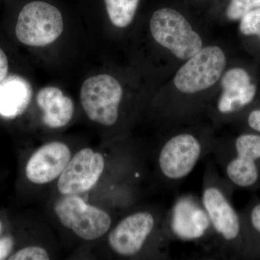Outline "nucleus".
<instances>
[{"instance_id":"nucleus-3","label":"nucleus","mask_w":260,"mask_h":260,"mask_svg":"<svg viewBox=\"0 0 260 260\" xmlns=\"http://www.w3.org/2000/svg\"><path fill=\"white\" fill-rule=\"evenodd\" d=\"M202 203L219 248L237 240L241 234L239 215L228 198L220 176L213 164L207 166L203 179Z\"/></svg>"},{"instance_id":"nucleus-14","label":"nucleus","mask_w":260,"mask_h":260,"mask_svg":"<svg viewBox=\"0 0 260 260\" xmlns=\"http://www.w3.org/2000/svg\"><path fill=\"white\" fill-rule=\"evenodd\" d=\"M32 97V88L27 80L18 76H7L0 83V115L15 118L25 112Z\"/></svg>"},{"instance_id":"nucleus-7","label":"nucleus","mask_w":260,"mask_h":260,"mask_svg":"<svg viewBox=\"0 0 260 260\" xmlns=\"http://www.w3.org/2000/svg\"><path fill=\"white\" fill-rule=\"evenodd\" d=\"M123 90L119 82L109 75L91 77L84 82L80 102L90 120L112 126L117 122Z\"/></svg>"},{"instance_id":"nucleus-4","label":"nucleus","mask_w":260,"mask_h":260,"mask_svg":"<svg viewBox=\"0 0 260 260\" xmlns=\"http://www.w3.org/2000/svg\"><path fill=\"white\" fill-rule=\"evenodd\" d=\"M54 213L64 227L83 240L100 239L112 225L107 211L88 204L80 195H62L54 205Z\"/></svg>"},{"instance_id":"nucleus-18","label":"nucleus","mask_w":260,"mask_h":260,"mask_svg":"<svg viewBox=\"0 0 260 260\" xmlns=\"http://www.w3.org/2000/svg\"><path fill=\"white\" fill-rule=\"evenodd\" d=\"M50 259L49 253L42 246H29L10 256V260H47Z\"/></svg>"},{"instance_id":"nucleus-19","label":"nucleus","mask_w":260,"mask_h":260,"mask_svg":"<svg viewBox=\"0 0 260 260\" xmlns=\"http://www.w3.org/2000/svg\"><path fill=\"white\" fill-rule=\"evenodd\" d=\"M13 245L14 242L9 236L0 238V260L7 259L9 256Z\"/></svg>"},{"instance_id":"nucleus-17","label":"nucleus","mask_w":260,"mask_h":260,"mask_svg":"<svg viewBox=\"0 0 260 260\" xmlns=\"http://www.w3.org/2000/svg\"><path fill=\"white\" fill-rule=\"evenodd\" d=\"M239 30L244 35L257 36L260 40V8L246 13L241 18Z\"/></svg>"},{"instance_id":"nucleus-12","label":"nucleus","mask_w":260,"mask_h":260,"mask_svg":"<svg viewBox=\"0 0 260 260\" xmlns=\"http://www.w3.org/2000/svg\"><path fill=\"white\" fill-rule=\"evenodd\" d=\"M223 93L219 98L217 108L220 114L237 112L252 102L256 88L250 77L242 68H233L223 75L221 80Z\"/></svg>"},{"instance_id":"nucleus-10","label":"nucleus","mask_w":260,"mask_h":260,"mask_svg":"<svg viewBox=\"0 0 260 260\" xmlns=\"http://www.w3.org/2000/svg\"><path fill=\"white\" fill-rule=\"evenodd\" d=\"M235 156L224 164V172L230 182L239 187H250L259 177L256 161L260 160V135H239L234 143Z\"/></svg>"},{"instance_id":"nucleus-20","label":"nucleus","mask_w":260,"mask_h":260,"mask_svg":"<svg viewBox=\"0 0 260 260\" xmlns=\"http://www.w3.org/2000/svg\"><path fill=\"white\" fill-rule=\"evenodd\" d=\"M248 124L251 129L260 133V109H255L249 114Z\"/></svg>"},{"instance_id":"nucleus-16","label":"nucleus","mask_w":260,"mask_h":260,"mask_svg":"<svg viewBox=\"0 0 260 260\" xmlns=\"http://www.w3.org/2000/svg\"><path fill=\"white\" fill-rule=\"evenodd\" d=\"M259 8L260 0H231L226 15L230 20H239L246 13Z\"/></svg>"},{"instance_id":"nucleus-8","label":"nucleus","mask_w":260,"mask_h":260,"mask_svg":"<svg viewBox=\"0 0 260 260\" xmlns=\"http://www.w3.org/2000/svg\"><path fill=\"white\" fill-rule=\"evenodd\" d=\"M225 56L220 47L202 48L177 72L174 83L183 93L194 94L213 86L221 76Z\"/></svg>"},{"instance_id":"nucleus-23","label":"nucleus","mask_w":260,"mask_h":260,"mask_svg":"<svg viewBox=\"0 0 260 260\" xmlns=\"http://www.w3.org/2000/svg\"><path fill=\"white\" fill-rule=\"evenodd\" d=\"M2 229H3V225H2L1 221H0V235H1Z\"/></svg>"},{"instance_id":"nucleus-22","label":"nucleus","mask_w":260,"mask_h":260,"mask_svg":"<svg viewBox=\"0 0 260 260\" xmlns=\"http://www.w3.org/2000/svg\"><path fill=\"white\" fill-rule=\"evenodd\" d=\"M250 222L253 229L260 234V204L255 205L251 210Z\"/></svg>"},{"instance_id":"nucleus-13","label":"nucleus","mask_w":260,"mask_h":260,"mask_svg":"<svg viewBox=\"0 0 260 260\" xmlns=\"http://www.w3.org/2000/svg\"><path fill=\"white\" fill-rule=\"evenodd\" d=\"M37 102L43 111V122L52 129L67 125L74 114L73 100L56 87L42 88L38 93Z\"/></svg>"},{"instance_id":"nucleus-6","label":"nucleus","mask_w":260,"mask_h":260,"mask_svg":"<svg viewBox=\"0 0 260 260\" xmlns=\"http://www.w3.org/2000/svg\"><path fill=\"white\" fill-rule=\"evenodd\" d=\"M62 16L55 7L44 2H32L19 14L15 34L30 47H44L55 42L63 31Z\"/></svg>"},{"instance_id":"nucleus-1","label":"nucleus","mask_w":260,"mask_h":260,"mask_svg":"<svg viewBox=\"0 0 260 260\" xmlns=\"http://www.w3.org/2000/svg\"><path fill=\"white\" fill-rule=\"evenodd\" d=\"M169 235L168 218L162 212L138 210L121 219L108 236L113 252L121 257H133L144 251L149 243L164 249Z\"/></svg>"},{"instance_id":"nucleus-11","label":"nucleus","mask_w":260,"mask_h":260,"mask_svg":"<svg viewBox=\"0 0 260 260\" xmlns=\"http://www.w3.org/2000/svg\"><path fill=\"white\" fill-rule=\"evenodd\" d=\"M72 157L71 150L65 143H47L32 154L25 167V175L34 184H48L59 177Z\"/></svg>"},{"instance_id":"nucleus-15","label":"nucleus","mask_w":260,"mask_h":260,"mask_svg":"<svg viewBox=\"0 0 260 260\" xmlns=\"http://www.w3.org/2000/svg\"><path fill=\"white\" fill-rule=\"evenodd\" d=\"M113 25L125 28L133 21L140 0H104Z\"/></svg>"},{"instance_id":"nucleus-21","label":"nucleus","mask_w":260,"mask_h":260,"mask_svg":"<svg viewBox=\"0 0 260 260\" xmlns=\"http://www.w3.org/2000/svg\"><path fill=\"white\" fill-rule=\"evenodd\" d=\"M8 60L6 54L0 48V83L7 78L8 73Z\"/></svg>"},{"instance_id":"nucleus-5","label":"nucleus","mask_w":260,"mask_h":260,"mask_svg":"<svg viewBox=\"0 0 260 260\" xmlns=\"http://www.w3.org/2000/svg\"><path fill=\"white\" fill-rule=\"evenodd\" d=\"M150 28L154 39L179 59H189L203 48L199 34L177 10H157L150 20Z\"/></svg>"},{"instance_id":"nucleus-9","label":"nucleus","mask_w":260,"mask_h":260,"mask_svg":"<svg viewBox=\"0 0 260 260\" xmlns=\"http://www.w3.org/2000/svg\"><path fill=\"white\" fill-rule=\"evenodd\" d=\"M105 167V158L102 153L91 148L81 149L72 157L58 178V191L61 195L88 192L96 185Z\"/></svg>"},{"instance_id":"nucleus-2","label":"nucleus","mask_w":260,"mask_h":260,"mask_svg":"<svg viewBox=\"0 0 260 260\" xmlns=\"http://www.w3.org/2000/svg\"><path fill=\"white\" fill-rule=\"evenodd\" d=\"M214 143L205 142L191 133L167 138L158 146L155 157L157 174L168 187L179 185L194 170L198 162L211 153Z\"/></svg>"}]
</instances>
